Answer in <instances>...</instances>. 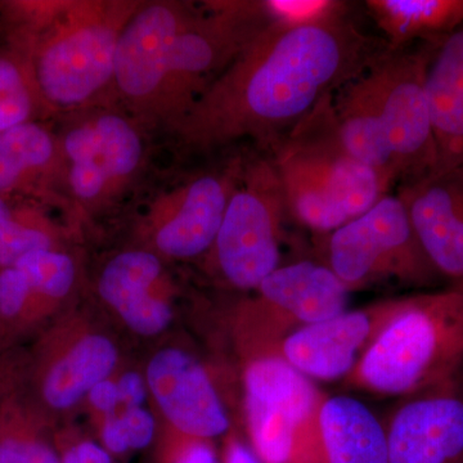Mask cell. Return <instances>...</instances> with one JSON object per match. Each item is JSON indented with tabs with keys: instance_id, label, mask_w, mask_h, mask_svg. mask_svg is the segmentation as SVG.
<instances>
[{
	"instance_id": "obj_14",
	"label": "cell",
	"mask_w": 463,
	"mask_h": 463,
	"mask_svg": "<svg viewBox=\"0 0 463 463\" xmlns=\"http://www.w3.org/2000/svg\"><path fill=\"white\" fill-rule=\"evenodd\" d=\"M194 5L176 0L142 2L121 33L112 91L141 123L154 124L167 54Z\"/></svg>"
},
{
	"instance_id": "obj_23",
	"label": "cell",
	"mask_w": 463,
	"mask_h": 463,
	"mask_svg": "<svg viewBox=\"0 0 463 463\" xmlns=\"http://www.w3.org/2000/svg\"><path fill=\"white\" fill-rule=\"evenodd\" d=\"M319 430L325 463H388L385 425L358 399L326 395Z\"/></svg>"
},
{
	"instance_id": "obj_37",
	"label": "cell",
	"mask_w": 463,
	"mask_h": 463,
	"mask_svg": "<svg viewBox=\"0 0 463 463\" xmlns=\"http://www.w3.org/2000/svg\"><path fill=\"white\" fill-rule=\"evenodd\" d=\"M85 399H87L90 407L96 412L102 414L103 417L118 412V408L121 407L118 385H116V380H112V377L97 383L90 390Z\"/></svg>"
},
{
	"instance_id": "obj_34",
	"label": "cell",
	"mask_w": 463,
	"mask_h": 463,
	"mask_svg": "<svg viewBox=\"0 0 463 463\" xmlns=\"http://www.w3.org/2000/svg\"><path fill=\"white\" fill-rule=\"evenodd\" d=\"M99 443L112 457H123L132 453L120 414L118 412L103 417L99 426Z\"/></svg>"
},
{
	"instance_id": "obj_13",
	"label": "cell",
	"mask_w": 463,
	"mask_h": 463,
	"mask_svg": "<svg viewBox=\"0 0 463 463\" xmlns=\"http://www.w3.org/2000/svg\"><path fill=\"white\" fill-rule=\"evenodd\" d=\"M242 169V161L234 160L223 170L194 176L158 194L139 221V248L163 260H190L206 255Z\"/></svg>"
},
{
	"instance_id": "obj_18",
	"label": "cell",
	"mask_w": 463,
	"mask_h": 463,
	"mask_svg": "<svg viewBox=\"0 0 463 463\" xmlns=\"http://www.w3.org/2000/svg\"><path fill=\"white\" fill-rule=\"evenodd\" d=\"M398 196L444 281L463 282V165L404 183Z\"/></svg>"
},
{
	"instance_id": "obj_8",
	"label": "cell",
	"mask_w": 463,
	"mask_h": 463,
	"mask_svg": "<svg viewBox=\"0 0 463 463\" xmlns=\"http://www.w3.org/2000/svg\"><path fill=\"white\" fill-rule=\"evenodd\" d=\"M323 241L322 263L349 292L377 283L425 288L444 281L398 194H386L364 214L325 234Z\"/></svg>"
},
{
	"instance_id": "obj_21",
	"label": "cell",
	"mask_w": 463,
	"mask_h": 463,
	"mask_svg": "<svg viewBox=\"0 0 463 463\" xmlns=\"http://www.w3.org/2000/svg\"><path fill=\"white\" fill-rule=\"evenodd\" d=\"M426 90L438 161L432 173L463 165V25L438 43ZM431 174V173H430Z\"/></svg>"
},
{
	"instance_id": "obj_20",
	"label": "cell",
	"mask_w": 463,
	"mask_h": 463,
	"mask_svg": "<svg viewBox=\"0 0 463 463\" xmlns=\"http://www.w3.org/2000/svg\"><path fill=\"white\" fill-rule=\"evenodd\" d=\"M60 192L57 136L36 121L0 133L2 196L21 197L45 205L56 203Z\"/></svg>"
},
{
	"instance_id": "obj_17",
	"label": "cell",
	"mask_w": 463,
	"mask_h": 463,
	"mask_svg": "<svg viewBox=\"0 0 463 463\" xmlns=\"http://www.w3.org/2000/svg\"><path fill=\"white\" fill-rule=\"evenodd\" d=\"M145 377L149 395L175 434L213 441L231 430L214 381L188 350L161 347L149 358Z\"/></svg>"
},
{
	"instance_id": "obj_26",
	"label": "cell",
	"mask_w": 463,
	"mask_h": 463,
	"mask_svg": "<svg viewBox=\"0 0 463 463\" xmlns=\"http://www.w3.org/2000/svg\"><path fill=\"white\" fill-rule=\"evenodd\" d=\"M62 249L61 231L38 201L0 194V270L39 250Z\"/></svg>"
},
{
	"instance_id": "obj_4",
	"label": "cell",
	"mask_w": 463,
	"mask_h": 463,
	"mask_svg": "<svg viewBox=\"0 0 463 463\" xmlns=\"http://www.w3.org/2000/svg\"><path fill=\"white\" fill-rule=\"evenodd\" d=\"M461 373L463 282L411 295L344 381L358 392L405 398Z\"/></svg>"
},
{
	"instance_id": "obj_36",
	"label": "cell",
	"mask_w": 463,
	"mask_h": 463,
	"mask_svg": "<svg viewBox=\"0 0 463 463\" xmlns=\"http://www.w3.org/2000/svg\"><path fill=\"white\" fill-rule=\"evenodd\" d=\"M26 356L2 353L0 354V403L9 392L18 388L25 379Z\"/></svg>"
},
{
	"instance_id": "obj_9",
	"label": "cell",
	"mask_w": 463,
	"mask_h": 463,
	"mask_svg": "<svg viewBox=\"0 0 463 463\" xmlns=\"http://www.w3.org/2000/svg\"><path fill=\"white\" fill-rule=\"evenodd\" d=\"M134 118L112 109H93L57 137L61 194L79 212L91 215L108 209L141 173L146 141L141 121Z\"/></svg>"
},
{
	"instance_id": "obj_40",
	"label": "cell",
	"mask_w": 463,
	"mask_h": 463,
	"mask_svg": "<svg viewBox=\"0 0 463 463\" xmlns=\"http://www.w3.org/2000/svg\"><path fill=\"white\" fill-rule=\"evenodd\" d=\"M115 463V462H114Z\"/></svg>"
},
{
	"instance_id": "obj_12",
	"label": "cell",
	"mask_w": 463,
	"mask_h": 463,
	"mask_svg": "<svg viewBox=\"0 0 463 463\" xmlns=\"http://www.w3.org/2000/svg\"><path fill=\"white\" fill-rule=\"evenodd\" d=\"M118 364V345L108 334L79 322H61L27 355L24 388L50 419L78 407Z\"/></svg>"
},
{
	"instance_id": "obj_31",
	"label": "cell",
	"mask_w": 463,
	"mask_h": 463,
	"mask_svg": "<svg viewBox=\"0 0 463 463\" xmlns=\"http://www.w3.org/2000/svg\"><path fill=\"white\" fill-rule=\"evenodd\" d=\"M121 422L130 452L147 449L156 437V421L146 408H124L120 413Z\"/></svg>"
},
{
	"instance_id": "obj_19",
	"label": "cell",
	"mask_w": 463,
	"mask_h": 463,
	"mask_svg": "<svg viewBox=\"0 0 463 463\" xmlns=\"http://www.w3.org/2000/svg\"><path fill=\"white\" fill-rule=\"evenodd\" d=\"M97 291L102 303L138 336H158L172 325L164 260L149 250H125L109 259L100 270Z\"/></svg>"
},
{
	"instance_id": "obj_11",
	"label": "cell",
	"mask_w": 463,
	"mask_h": 463,
	"mask_svg": "<svg viewBox=\"0 0 463 463\" xmlns=\"http://www.w3.org/2000/svg\"><path fill=\"white\" fill-rule=\"evenodd\" d=\"M438 43L386 47L365 67L402 184L429 175L437 166L426 75Z\"/></svg>"
},
{
	"instance_id": "obj_35",
	"label": "cell",
	"mask_w": 463,
	"mask_h": 463,
	"mask_svg": "<svg viewBox=\"0 0 463 463\" xmlns=\"http://www.w3.org/2000/svg\"><path fill=\"white\" fill-rule=\"evenodd\" d=\"M116 385L123 408L143 407L147 401L149 392L145 374L137 371H127L116 380Z\"/></svg>"
},
{
	"instance_id": "obj_25",
	"label": "cell",
	"mask_w": 463,
	"mask_h": 463,
	"mask_svg": "<svg viewBox=\"0 0 463 463\" xmlns=\"http://www.w3.org/2000/svg\"><path fill=\"white\" fill-rule=\"evenodd\" d=\"M0 463H61L51 419L33 403L24 383L0 403Z\"/></svg>"
},
{
	"instance_id": "obj_24",
	"label": "cell",
	"mask_w": 463,
	"mask_h": 463,
	"mask_svg": "<svg viewBox=\"0 0 463 463\" xmlns=\"http://www.w3.org/2000/svg\"><path fill=\"white\" fill-rule=\"evenodd\" d=\"M390 50L443 41L463 25V0H367Z\"/></svg>"
},
{
	"instance_id": "obj_3",
	"label": "cell",
	"mask_w": 463,
	"mask_h": 463,
	"mask_svg": "<svg viewBox=\"0 0 463 463\" xmlns=\"http://www.w3.org/2000/svg\"><path fill=\"white\" fill-rule=\"evenodd\" d=\"M273 148L288 215L321 236L364 214L392 188L344 147L334 93L326 94Z\"/></svg>"
},
{
	"instance_id": "obj_33",
	"label": "cell",
	"mask_w": 463,
	"mask_h": 463,
	"mask_svg": "<svg viewBox=\"0 0 463 463\" xmlns=\"http://www.w3.org/2000/svg\"><path fill=\"white\" fill-rule=\"evenodd\" d=\"M27 88L33 85L24 58L12 50L0 54V96Z\"/></svg>"
},
{
	"instance_id": "obj_32",
	"label": "cell",
	"mask_w": 463,
	"mask_h": 463,
	"mask_svg": "<svg viewBox=\"0 0 463 463\" xmlns=\"http://www.w3.org/2000/svg\"><path fill=\"white\" fill-rule=\"evenodd\" d=\"M56 444L61 463H114V457L90 439H56Z\"/></svg>"
},
{
	"instance_id": "obj_7",
	"label": "cell",
	"mask_w": 463,
	"mask_h": 463,
	"mask_svg": "<svg viewBox=\"0 0 463 463\" xmlns=\"http://www.w3.org/2000/svg\"><path fill=\"white\" fill-rule=\"evenodd\" d=\"M288 215L273 158L243 164L222 219L207 267L227 288L254 291L281 267L283 223Z\"/></svg>"
},
{
	"instance_id": "obj_1",
	"label": "cell",
	"mask_w": 463,
	"mask_h": 463,
	"mask_svg": "<svg viewBox=\"0 0 463 463\" xmlns=\"http://www.w3.org/2000/svg\"><path fill=\"white\" fill-rule=\"evenodd\" d=\"M386 47L347 16L301 27L269 24L169 130L194 151L246 137L273 146Z\"/></svg>"
},
{
	"instance_id": "obj_2",
	"label": "cell",
	"mask_w": 463,
	"mask_h": 463,
	"mask_svg": "<svg viewBox=\"0 0 463 463\" xmlns=\"http://www.w3.org/2000/svg\"><path fill=\"white\" fill-rule=\"evenodd\" d=\"M138 0H12L2 16L44 111L85 109L114 83L116 52Z\"/></svg>"
},
{
	"instance_id": "obj_15",
	"label": "cell",
	"mask_w": 463,
	"mask_h": 463,
	"mask_svg": "<svg viewBox=\"0 0 463 463\" xmlns=\"http://www.w3.org/2000/svg\"><path fill=\"white\" fill-rule=\"evenodd\" d=\"M411 295L346 309L288 337L276 354L310 380H345L381 332L410 303Z\"/></svg>"
},
{
	"instance_id": "obj_29",
	"label": "cell",
	"mask_w": 463,
	"mask_h": 463,
	"mask_svg": "<svg viewBox=\"0 0 463 463\" xmlns=\"http://www.w3.org/2000/svg\"><path fill=\"white\" fill-rule=\"evenodd\" d=\"M157 463H221L213 441L170 435L158 449Z\"/></svg>"
},
{
	"instance_id": "obj_27",
	"label": "cell",
	"mask_w": 463,
	"mask_h": 463,
	"mask_svg": "<svg viewBox=\"0 0 463 463\" xmlns=\"http://www.w3.org/2000/svg\"><path fill=\"white\" fill-rule=\"evenodd\" d=\"M14 265L26 274L32 288L53 315L71 297L78 281L74 258L63 249L30 252Z\"/></svg>"
},
{
	"instance_id": "obj_22",
	"label": "cell",
	"mask_w": 463,
	"mask_h": 463,
	"mask_svg": "<svg viewBox=\"0 0 463 463\" xmlns=\"http://www.w3.org/2000/svg\"><path fill=\"white\" fill-rule=\"evenodd\" d=\"M335 118L344 147L359 163L398 182L385 125L374 102L365 69L334 93Z\"/></svg>"
},
{
	"instance_id": "obj_30",
	"label": "cell",
	"mask_w": 463,
	"mask_h": 463,
	"mask_svg": "<svg viewBox=\"0 0 463 463\" xmlns=\"http://www.w3.org/2000/svg\"><path fill=\"white\" fill-rule=\"evenodd\" d=\"M44 111L35 90H27L0 96V133L32 123L33 116Z\"/></svg>"
},
{
	"instance_id": "obj_10",
	"label": "cell",
	"mask_w": 463,
	"mask_h": 463,
	"mask_svg": "<svg viewBox=\"0 0 463 463\" xmlns=\"http://www.w3.org/2000/svg\"><path fill=\"white\" fill-rule=\"evenodd\" d=\"M251 292L232 316V335L245 361L274 355L295 332L344 312L350 295L327 265L310 260L281 265Z\"/></svg>"
},
{
	"instance_id": "obj_6",
	"label": "cell",
	"mask_w": 463,
	"mask_h": 463,
	"mask_svg": "<svg viewBox=\"0 0 463 463\" xmlns=\"http://www.w3.org/2000/svg\"><path fill=\"white\" fill-rule=\"evenodd\" d=\"M249 446L261 463H325L319 408L325 392L277 355L245 361Z\"/></svg>"
},
{
	"instance_id": "obj_16",
	"label": "cell",
	"mask_w": 463,
	"mask_h": 463,
	"mask_svg": "<svg viewBox=\"0 0 463 463\" xmlns=\"http://www.w3.org/2000/svg\"><path fill=\"white\" fill-rule=\"evenodd\" d=\"M383 425L388 463H463V373L402 398Z\"/></svg>"
},
{
	"instance_id": "obj_39",
	"label": "cell",
	"mask_w": 463,
	"mask_h": 463,
	"mask_svg": "<svg viewBox=\"0 0 463 463\" xmlns=\"http://www.w3.org/2000/svg\"><path fill=\"white\" fill-rule=\"evenodd\" d=\"M2 5H3V2H0V8H2Z\"/></svg>"
},
{
	"instance_id": "obj_5",
	"label": "cell",
	"mask_w": 463,
	"mask_h": 463,
	"mask_svg": "<svg viewBox=\"0 0 463 463\" xmlns=\"http://www.w3.org/2000/svg\"><path fill=\"white\" fill-rule=\"evenodd\" d=\"M260 2L215 0L194 5L166 60L154 124L178 123L259 33L269 25Z\"/></svg>"
},
{
	"instance_id": "obj_38",
	"label": "cell",
	"mask_w": 463,
	"mask_h": 463,
	"mask_svg": "<svg viewBox=\"0 0 463 463\" xmlns=\"http://www.w3.org/2000/svg\"><path fill=\"white\" fill-rule=\"evenodd\" d=\"M223 452L221 456V463H261L249 443H243L236 437L225 438Z\"/></svg>"
},
{
	"instance_id": "obj_28",
	"label": "cell",
	"mask_w": 463,
	"mask_h": 463,
	"mask_svg": "<svg viewBox=\"0 0 463 463\" xmlns=\"http://www.w3.org/2000/svg\"><path fill=\"white\" fill-rule=\"evenodd\" d=\"M260 5L267 20L283 27L318 25L347 12V3L339 0H263Z\"/></svg>"
}]
</instances>
